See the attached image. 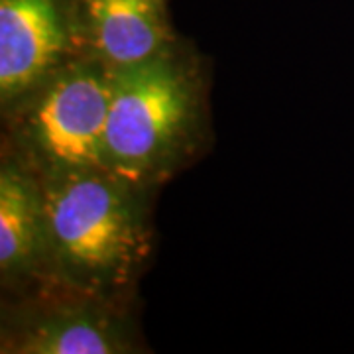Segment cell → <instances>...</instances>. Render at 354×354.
Instances as JSON below:
<instances>
[{
  "label": "cell",
  "instance_id": "obj_1",
  "mask_svg": "<svg viewBox=\"0 0 354 354\" xmlns=\"http://www.w3.org/2000/svg\"><path fill=\"white\" fill-rule=\"evenodd\" d=\"M101 169L62 171L46 191L44 230L65 268L91 283H118L140 254L127 193Z\"/></svg>",
  "mask_w": 354,
  "mask_h": 354
},
{
  "label": "cell",
  "instance_id": "obj_2",
  "mask_svg": "<svg viewBox=\"0 0 354 354\" xmlns=\"http://www.w3.org/2000/svg\"><path fill=\"white\" fill-rule=\"evenodd\" d=\"M189 106L183 77L162 57L113 67L104 132L106 171L128 179L150 171L181 136Z\"/></svg>",
  "mask_w": 354,
  "mask_h": 354
},
{
  "label": "cell",
  "instance_id": "obj_3",
  "mask_svg": "<svg viewBox=\"0 0 354 354\" xmlns=\"http://www.w3.org/2000/svg\"><path fill=\"white\" fill-rule=\"evenodd\" d=\"M113 71L75 67L51 83L32 114V136L57 171L106 169L104 132Z\"/></svg>",
  "mask_w": 354,
  "mask_h": 354
},
{
  "label": "cell",
  "instance_id": "obj_4",
  "mask_svg": "<svg viewBox=\"0 0 354 354\" xmlns=\"http://www.w3.org/2000/svg\"><path fill=\"white\" fill-rule=\"evenodd\" d=\"M53 0H0V93L8 101L50 71L64 51Z\"/></svg>",
  "mask_w": 354,
  "mask_h": 354
},
{
  "label": "cell",
  "instance_id": "obj_5",
  "mask_svg": "<svg viewBox=\"0 0 354 354\" xmlns=\"http://www.w3.org/2000/svg\"><path fill=\"white\" fill-rule=\"evenodd\" d=\"M85 16L93 48L116 69L160 57L164 0H85Z\"/></svg>",
  "mask_w": 354,
  "mask_h": 354
},
{
  "label": "cell",
  "instance_id": "obj_6",
  "mask_svg": "<svg viewBox=\"0 0 354 354\" xmlns=\"http://www.w3.org/2000/svg\"><path fill=\"white\" fill-rule=\"evenodd\" d=\"M44 225V205L36 191L12 167L0 176V268L16 274L32 264Z\"/></svg>",
  "mask_w": 354,
  "mask_h": 354
},
{
  "label": "cell",
  "instance_id": "obj_7",
  "mask_svg": "<svg viewBox=\"0 0 354 354\" xmlns=\"http://www.w3.org/2000/svg\"><path fill=\"white\" fill-rule=\"evenodd\" d=\"M10 351L24 354H109L120 351V342L101 319L69 313L34 325L14 342Z\"/></svg>",
  "mask_w": 354,
  "mask_h": 354
}]
</instances>
